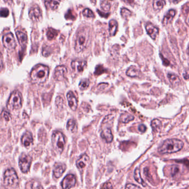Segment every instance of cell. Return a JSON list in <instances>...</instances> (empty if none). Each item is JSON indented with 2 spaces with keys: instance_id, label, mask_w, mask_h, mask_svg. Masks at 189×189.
I'll list each match as a JSON object with an SVG mask.
<instances>
[{
  "instance_id": "cell-46",
  "label": "cell",
  "mask_w": 189,
  "mask_h": 189,
  "mask_svg": "<svg viewBox=\"0 0 189 189\" xmlns=\"http://www.w3.org/2000/svg\"><path fill=\"white\" fill-rule=\"evenodd\" d=\"M97 12H98V14L102 17H105V18H107L110 15V13L108 14H105V13H102L101 11H100L97 10Z\"/></svg>"
},
{
  "instance_id": "cell-3",
  "label": "cell",
  "mask_w": 189,
  "mask_h": 189,
  "mask_svg": "<svg viewBox=\"0 0 189 189\" xmlns=\"http://www.w3.org/2000/svg\"><path fill=\"white\" fill-rule=\"evenodd\" d=\"M90 39L89 29L88 27H84L79 30L77 34L76 40L75 42V50L78 53L84 50L88 46Z\"/></svg>"
},
{
  "instance_id": "cell-12",
  "label": "cell",
  "mask_w": 189,
  "mask_h": 189,
  "mask_svg": "<svg viewBox=\"0 0 189 189\" xmlns=\"http://www.w3.org/2000/svg\"><path fill=\"white\" fill-rule=\"evenodd\" d=\"M87 62L85 61H73L71 63V66L72 69L74 71L80 73L84 71L85 68L86 67Z\"/></svg>"
},
{
  "instance_id": "cell-17",
  "label": "cell",
  "mask_w": 189,
  "mask_h": 189,
  "mask_svg": "<svg viewBox=\"0 0 189 189\" xmlns=\"http://www.w3.org/2000/svg\"><path fill=\"white\" fill-rule=\"evenodd\" d=\"M101 136L107 143H111L113 139L111 130L108 128L105 129L102 132Z\"/></svg>"
},
{
  "instance_id": "cell-35",
  "label": "cell",
  "mask_w": 189,
  "mask_h": 189,
  "mask_svg": "<svg viewBox=\"0 0 189 189\" xmlns=\"http://www.w3.org/2000/svg\"><path fill=\"white\" fill-rule=\"evenodd\" d=\"M51 53V48L49 46H45L43 48L42 54L44 57H48Z\"/></svg>"
},
{
  "instance_id": "cell-9",
  "label": "cell",
  "mask_w": 189,
  "mask_h": 189,
  "mask_svg": "<svg viewBox=\"0 0 189 189\" xmlns=\"http://www.w3.org/2000/svg\"><path fill=\"white\" fill-rule=\"evenodd\" d=\"M76 178L73 174H68L65 177L61 183L63 189H70L76 184Z\"/></svg>"
},
{
  "instance_id": "cell-27",
  "label": "cell",
  "mask_w": 189,
  "mask_h": 189,
  "mask_svg": "<svg viewBox=\"0 0 189 189\" xmlns=\"http://www.w3.org/2000/svg\"><path fill=\"white\" fill-rule=\"evenodd\" d=\"M134 177L136 181L138 182L139 184H141L143 186H146V183H145L143 180L142 179L141 175V171L139 168H136L135 171V174H134Z\"/></svg>"
},
{
  "instance_id": "cell-32",
  "label": "cell",
  "mask_w": 189,
  "mask_h": 189,
  "mask_svg": "<svg viewBox=\"0 0 189 189\" xmlns=\"http://www.w3.org/2000/svg\"><path fill=\"white\" fill-rule=\"evenodd\" d=\"M122 17L125 19H127L129 17L132 16V12L129 10V9L125 8H122L121 11Z\"/></svg>"
},
{
  "instance_id": "cell-49",
  "label": "cell",
  "mask_w": 189,
  "mask_h": 189,
  "mask_svg": "<svg viewBox=\"0 0 189 189\" xmlns=\"http://www.w3.org/2000/svg\"><path fill=\"white\" fill-rule=\"evenodd\" d=\"M5 2L7 4H8L9 5H11L12 4V2H13V0H4Z\"/></svg>"
},
{
  "instance_id": "cell-34",
  "label": "cell",
  "mask_w": 189,
  "mask_h": 189,
  "mask_svg": "<svg viewBox=\"0 0 189 189\" xmlns=\"http://www.w3.org/2000/svg\"><path fill=\"white\" fill-rule=\"evenodd\" d=\"M89 85V81L88 79H84L81 81L79 84V88L81 90H85L88 88Z\"/></svg>"
},
{
  "instance_id": "cell-45",
  "label": "cell",
  "mask_w": 189,
  "mask_h": 189,
  "mask_svg": "<svg viewBox=\"0 0 189 189\" xmlns=\"http://www.w3.org/2000/svg\"><path fill=\"white\" fill-rule=\"evenodd\" d=\"M160 57L162 58V59L163 60V64L166 66H168L170 64V62H169L168 59H166V58L164 57H163L160 54Z\"/></svg>"
},
{
  "instance_id": "cell-33",
  "label": "cell",
  "mask_w": 189,
  "mask_h": 189,
  "mask_svg": "<svg viewBox=\"0 0 189 189\" xmlns=\"http://www.w3.org/2000/svg\"><path fill=\"white\" fill-rule=\"evenodd\" d=\"M82 14L85 17H88V18H94V14L93 13V12L88 9V8H86L82 12Z\"/></svg>"
},
{
  "instance_id": "cell-44",
  "label": "cell",
  "mask_w": 189,
  "mask_h": 189,
  "mask_svg": "<svg viewBox=\"0 0 189 189\" xmlns=\"http://www.w3.org/2000/svg\"><path fill=\"white\" fill-rule=\"evenodd\" d=\"M183 77L186 80H189V70H186L183 73Z\"/></svg>"
},
{
  "instance_id": "cell-39",
  "label": "cell",
  "mask_w": 189,
  "mask_h": 189,
  "mask_svg": "<svg viewBox=\"0 0 189 189\" xmlns=\"http://www.w3.org/2000/svg\"><path fill=\"white\" fill-rule=\"evenodd\" d=\"M179 171V168L178 166L177 165H172V170H171V172H172V176L175 175L176 174H178Z\"/></svg>"
},
{
  "instance_id": "cell-42",
  "label": "cell",
  "mask_w": 189,
  "mask_h": 189,
  "mask_svg": "<svg viewBox=\"0 0 189 189\" xmlns=\"http://www.w3.org/2000/svg\"><path fill=\"white\" fill-rule=\"evenodd\" d=\"M101 188H105V189H112V186L110 182H106L104 184H103L102 186H101Z\"/></svg>"
},
{
  "instance_id": "cell-5",
  "label": "cell",
  "mask_w": 189,
  "mask_h": 189,
  "mask_svg": "<svg viewBox=\"0 0 189 189\" xmlns=\"http://www.w3.org/2000/svg\"><path fill=\"white\" fill-rule=\"evenodd\" d=\"M4 184L6 186L15 187L18 184V178L14 169H7L4 174Z\"/></svg>"
},
{
  "instance_id": "cell-6",
  "label": "cell",
  "mask_w": 189,
  "mask_h": 189,
  "mask_svg": "<svg viewBox=\"0 0 189 189\" xmlns=\"http://www.w3.org/2000/svg\"><path fill=\"white\" fill-rule=\"evenodd\" d=\"M22 107V95L19 91L13 92L7 103V108L10 110L20 109Z\"/></svg>"
},
{
  "instance_id": "cell-47",
  "label": "cell",
  "mask_w": 189,
  "mask_h": 189,
  "mask_svg": "<svg viewBox=\"0 0 189 189\" xmlns=\"http://www.w3.org/2000/svg\"><path fill=\"white\" fill-rule=\"evenodd\" d=\"M124 2L128 5L133 6L135 4V0H122Z\"/></svg>"
},
{
  "instance_id": "cell-25",
  "label": "cell",
  "mask_w": 189,
  "mask_h": 189,
  "mask_svg": "<svg viewBox=\"0 0 189 189\" xmlns=\"http://www.w3.org/2000/svg\"><path fill=\"white\" fill-rule=\"evenodd\" d=\"M166 5L165 0H154L153 4V7L155 11H160Z\"/></svg>"
},
{
  "instance_id": "cell-29",
  "label": "cell",
  "mask_w": 189,
  "mask_h": 189,
  "mask_svg": "<svg viewBox=\"0 0 189 189\" xmlns=\"http://www.w3.org/2000/svg\"><path fill=\"white\" fill-rule=\"evenodd\" d=\"M112 4V0H104L101 3V8L102 10H103L104 11L107 12L110 10L111 8Z\"/></svg>"
},
{
  "instance_id": "cell-13",
  "label": "cell",
  "mask_w": 189,
  "mask_h": 189,
  "mask_svg": "<svg viewBox=\"0 0 189 189\" xmlns=\"http://www.w3.org/2000/svg\"><path fill=\"white\" fill-rule=\"evenodd\" d=\"M147 32L153 40H155L159 34V30L157 27L154 26L150 23L147 24L145 26Z\"/></svg>"
},
{
  "instance_id": "cell-37",
  "label": "cell",
  "mask_w": 189,
  "mask_h": 189,
  "mask_svg": "<svg viewBox=\"0 0 189 189\" xmlns=\"http://www.w3.org/2000/svg\"><path fill=\"white\" fill-rule=\"evenodd\" d=\"M105 72V69H104V68L102 66L99 65L96 68L94 74L95 75H100V74H101L102 73H104Z\"/></svg>"
},
{
  "instance_id": "cell-23",
  "label": "cell",
  "mask_w": 189,
  "mask_h": 189,
  "mask_svg": "<svg viewBox=\"0 0 189 189\" xmlns=\"http://www.w3.org/2000/svg\"><path fill=\"white\" fill-rule=\"evenodd\" d=\"M140 71L135 66H131L127 71L126 74L130 77H137L140 75Z\"/></svg>"
},
{
  "instance_id": "cell-40",
  "label": "cell",
  "mask_w": 189,
  "mask_h": 189,
  "mask_svg": "<svg viewBox=\"0 0 189 189\" xmlns=\"http://www.w3.org/2000/svg\"><path fill=\"white\" fill-rule=\"evenodd\" d=\"M65 18L67 19H69V20H73V19L74 20L75 17L73 14L71 10H69L68 11V12L65 14Z\"/></svg>"
},
{
  "instance_id": "cell-48",
  "label": "cell",
  "mask_w": 189,
  "mask_h": 189,
  "mask_svg": "<svg viewBox=\"0 0 189 189\" xmlns=\"http://www.w3.org/2000/svg\"><path fill=\"white\" fill-rule=\"evenodd\" d=\"M3 67H4V63H3V61H2V55L0 52V71L3 69Z\"/></svg>"
},
{
  "instance_id": "cell-43",
  "label": "cell",
  "mask_w": 189,
  "mask_h": 189,
  "mask_svg": "<svg viewBox=\"0 0 189 189\" xmlns=\"http://www.w3.org/2000/svg\"><path fill=\"white\" fill-rule=\"evenodd\" d=\"M138 130L139 132L143 133V132H145V131H146L147 127H146V126H145V125H144V124H141V125H139V126Z\"/></svg>"
},
{
  "instance_id": "cell-14",
  "label": "cell",
  "mask_w": 189,
  "mask_h": 189,
  "mask_svg": "<svg viewBox=\"0 0 189 189\" xmlns=\"http://www.w3.org/2000/svg\"><path fill=\"white\" fill-rule=\"evenodd\" d=\"M67 99L70 108L73 111H75L78 107V100L72 91L68 92L67 94Z\"/></svg>"
},
{
  "instance_id": "cell-52",
  "label": "cell",
  "mask_w": 189,
  "mask_h": 189,
  "mask_svg": "<svg viewBox=\"0 0 189 189\" xmlns=\"http://www.w3.org/2000/svg\"></svg>"
},
{
  "instance_id": "cell-8",
  "label": "cell",
  "mask_w": 189,
  "mask_h": 189,
  "mask_svg": "<svg viewBox=\"0 0 189 189\" xmlns=\"http://www.w3.org/2000/svg\"><path fill=\"white\" fill-rule=\"evenodd\" d=\"M32 162V158L29 156L23 155L20 156L19 159V166L20 170L23 173L29 171Z\"/></svg>"
},
{
  "instance_id": "cell-26",
  "label": "cell",
  "mask_w": 189,
  "mask_h": 189,
  "mask_svg": "<svg viewBox=\"0 0 189 189\" xmlns=\"http://www.w3.org/2000/svg\"><path fill=\"white\" fill-rule=\"evenodd\" d=\"M168 78L172 85H179L180 83V79L179 77L174 73H168Z\"/></svg>"
},
{
  "instance_id": "cell-30",
  "label": "cell",
  "mask_w": 189,
  "mask_h": 189,
  "mask_svg": "<svg viewBox=\"0 0 189 189\" xmlns=\"http://www.w3.org/2000/svg\"><path fill=\"white\" fill-rule=\"evenodd\" d=\"M134 119L135 117L133 115L129 114L128 113H124L121 115L119 120L122 123H127L133 120Z\"/></svg>"
},
{
  "instance_id": "cell-50",
  "label": "cell",
  "mask_w": 189,
  "mask_h": 189,
  "mask_svg": "<svg viewBox=\"0 0 189 189\" xmlns=\"http://www.w3.org/2000/svg\"><path fill=\"white\" fill-rule=\"evenodd\" d=\"M170 1H172V2L173 3H177V2H178V1H179V0H170Z\"/></svg>"
},
{
  "instance_id": "cell-19",
  "label": "cell",
  "mask_w": 189,
  "mask_h": 189,
  "mask_svg": "<svg viewBox=\"0 0 189 189\" xmlns=\"http://www.w3.org/2000/svg\"><path fill=\"white\" fill-rule=\"evenodd\" d=\"M16 36L20 46L22 47H25L27 42V35L22 32L18 31L16 32Z\"/></svg>"
},
{
  "instance_id": "cell-2",
  "label": "cell",
  "mask_w": 189,
  "mask_h": 189,
  "mask_svg": "<svg viewBox=\"0 0 189 189\" xmlns=\"http://www.w3.org/2000/svg\"><path fill=\"white\" fill-rule=\"evenodd\" d=\"M184 144L181 140L177 139H169L163 142L158 148L161 154H172L180 151Z\"/></svg>"
},
{
  "instance_id": "cell-10",
  "label": "cell",
  "mask_w": 189,
  "mask_h": 189,
  "mask_svg": "<svg viewBox=\"0 0 189 189\" xmlns=\"http://www.w3.org/2000/svg\"><path fill=\"white\" fill-rule=\"evenodd\" d=\"M67 72L68 71H67V68L64 66H57L55 69V71H54V79L58 81H63L65 77Z\"/></svg>"
},
{
  "instance_id": "cell-22",
  "label": "cell",
  "mask_w": 189,
  "mask_h": 189,
  "mask_svg": "<svg viewBox=\"0 0 189 189\" xmlns=\"http://www.w3.org/2000/svg\"><path fill=\"white\" fill-rule=\"evenodd\" d=\"M118 28V24L116 21L112 20L109 22V32L111 36H114L116 34Z\"/></svg>"
},
{
  "instance_id": "cell-18",
  "label": "cell",
  "mask_w": 189,
  "mask_h": 189,
  "mask_svg": "<svg viewBox=\"0 0 189 189\" xmlns=\"http://www.w3.org/2000/svg\"><path fill=\"white\" fill-rule=\"evenodd\" d=\"M33 142V136L30 132H26L22 138V143L25 146H28Z\"/></svg>"
},
{
  "instance_id": "cell-36",
  "label": "cell",
  "mask_w": 189,
  "mask_h": 189,
  "mask_svg": "<svg viewBox=\"0 0 189 189\" xmlns=\"http://www.w3.org/2000/svg\"><path fill=\"white\" fill-rule=\"evenodd\" d=\"M9 15V11L6 8H2L0 10V16L7 17Z\"/></svg>"
},
{
  "instance_id": "cell-41",
  "label": "cell",
  "mask_w": 189,
  "mask_h": 189,
  "mask_svg": "<svg viewBox=\"0 0 189 189\" xmlns=\"http://www.w3.org/2000/svg\"><path fill=\"white\" fill-rule=\"evenodd\" d=\"M126 189H140L141 187L132 184H128L125 186Z\"/></svg>"
},
{
  "instance_id": "cell-7",
  "label": "cell",
  "mask_w": 189,
  "mask_h": 189,
  "mask_svg": "<svg viewBox=\"0 0 189 189\" xmlns=\"http://www.w3.org/2000/svg\"><path fill=\"white\" fill-rule=\"evenodd\" d=\"M2 42L5 47L8 50H14L16 47V43L13 34L10 33L4 36Z\"/></svg>"
},
{
  "instance_id": "cell-11",
  "label": "cell",
  "mask_w": 189,
  "mask_h": 189,
  "mask_svg": "<svg viewBox=\"0 0 189 189\" xmlns=\"http://www.w3.org/2000/svg\"><path fill=\"white\" fill-rule=\"evenodd\" d=\"M29 16L33 21H39L42 18V12L40 8L38 6L32 7L29 12Z\"/></svg>"
},
{
  "instance_id": "cell-24",
  "label": "cell",
  "mask_w": 189,
  "mask_h": 189,
  "mask_svg": "<svg viewBox=\"0 0 189 189\" xmlns=\"http://www.w3.org/2000/svg\"><path fill=\"white\" fill-rule=\"evenodd\" d=\"M151 127L153 132H158L160 130L162 127V122L158 119H155L151 122Z\"/></svg>"
},
{
  "instance_id": "cell-31",
  "label": "cell",
  "mask_w": 189,
  "mask_h": 189,
  "mask_svg": "<svg viewBox=\"0 0 189 189\" xmlns=\"http://www.w3.org/2000/svg\"><path fill=\"white\" fill-rule=\"evenodd\" d=\"M59 34V31L53 28H49L47 32V36L49 40H53L55 37H57Z\"/></svg>"
},
{
  "instance_id": "cell-15",
  "label": "cell",
  "mask_w": 189,
  "mask_h": 189,
  "mask_svg": "<svg viewBox=\"0 0 189 189\" xmlns=\"http://www.w3.org/2000/svg\"><path fill=\"white\" fill-rule=\"evenodd\" d=\"M67 168V166L64 164H59L55 166L53 170V175L56 178H60L63 173L64 172Z\"/></svg>"
},
{
  "instance_id": "cell-1",
  "label": "cell",
  "mask_w": 189,
  "mask_h": 189,
  "mask_svg": "<svg viewBox=\"0 0 189 189\" xmlns=\"http://www.w3.org/2000/svg\"><path fill=\"white\" fill-rule=\"evenodd\" d=\"M49 68L43 64H39L33 67L30 72V79L33 84L42 85L49 77Z\"/></svg>"
},
{
  "instance_id": "cell-51",
  "label": "cell",
  "mask_w": 189,
  "mask_h": 189,
  "mask_svg": "<svg viewBox=\"0 0 189 189\" xmlns=\"http://www.w3.org/2000/svg\"><path fill=\"white\" fill-rule=\"evenodd\" d=\"M187 53H188V54H189V47L188 48V50H187Z\"/></svg>"
},
{
  "instance_id": "cell-4",
  "label": "cell",
  "mask_w": 189,
  "mask_h": 189,
  "mask_svg": "<svg viewBox=\"0 0 189 189\" xmlns=\"http://www.w3.org/2000/svg\"><path fill=\"white\" fill-rule=\"evenodd\" d=\"M51 141L55 150L60 154L63 152L65 144L64 135L63 134L58 131L54 132L52 135Z\"/></svg>"
},
{
  "instance_id": "cell-38",
  "label": "cell",
  "mask_w": 189,
  "mask_h": 189,
  "mask_svg": "<svg viewBox=\"0 0 189 189\" xmlns=\"http://www.w3.org/2000/svg\"><path fill=\"white\" fill-rule=\"evenodd\" d=\"M2 117L5 119L6 121H9L10 120L11 115L10 114L6 111H4L2 113Z\"/></svg>"
},
{
  "instance_id": "cell-28",
  "label": "cell",
  "mask_w": 189,
  "mask_h": 189,
  "mask_svg": "<svg viewBox=\"0 0 189 189\" xmlns=\"http://www.w3.org/2000/svg\"><path fill=\"white\" fill-rule=\"evenodd\" d=\"M67 129L69 131L72 132V133H75L77 130V125L76 122L73 119H70L68 120L67 123Z\"/></svg>"
},
{
  "instance_id": "cell-16",
  "label": "cell",
  "mask_w": 189,
  "mask_h": 189,
  "mask_svg": "<svg viewBox=\"0 0 189 189\" xmlns=\"http://www.w3.org/2000/svg\"><path fill=\"white\" fill-rule=\"evenodd\" d=\"M60 1L61 0H45V6L48 10H55L59 7Z\"/></svg>"
},
{
  "instance_id": "cell-21",
  "label": "cell",
  "mask_w": 189,
  "mask_h": 189,
  "mask_svg": "<svg viewBox=\"0 0 189 189\" xmlns=\"http://www.w3.org/2000/svg\"><path fill=\"white\" fill-rule=\"evenodd\" d=\"M175 14L176 11L174 10H170L164 17L163 20V24L164 25H166L170 23L173 18L175 16Z\"/></svg>"
},
{
  "instance_id": "cell-20",
  "label": "cell",
  "mask_w": 189,
  "mask_h": 189,
  "mask_svg": "<svg viewBox=\"0 0 189 189\" xmlns=\"http://www.w3.org/2000/svg\"><path fill=\"white\" fill-rule=\"evenodd\" d=\"M89 162V157L86 154L81 156L76 162V165L79 169H83Z\"/></svg>"
}]
</instances>
